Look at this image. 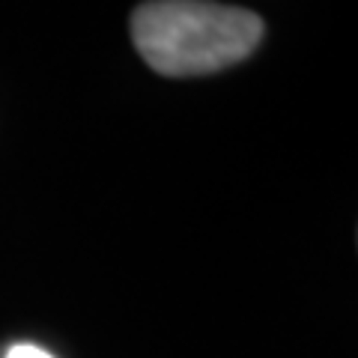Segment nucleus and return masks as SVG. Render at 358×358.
Instances as JSON below:
<instances>
[{
	"label": "nucleus",
	"instance_id": "obj_1",
	"mask_svg": "<svg viewBox=\"0 0 358 358\" xmlns=\"http://www.w3.org/2000/svg\"><path fill=\"white\" fill-rule=\"evenodd\" d=\"M131 39L150 69L192 78L245 60L263 39V21L239 6L159 0L134 9Z\"/></svg>",
	"mask_w": 358,
	"mask_h": 358
},
{
	"label": "nucleus",
	"instance_id": "obj_2",
	"mask_svg": "<svg viewBox=\"0 0 358 358\" xmlns=\"http://www.w3.org/2000/svg\"><path fill=\"white\" fill-rule=\"evenodd\" d=\"M3 358H54V355L36 343H15V346H9Z\"/></svg>",
	"mask_w": 358,
	"mask_h": 358
}]
</instances>
